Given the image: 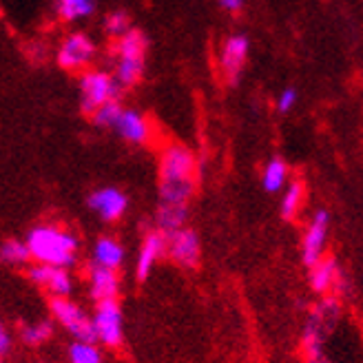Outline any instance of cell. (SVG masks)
Wrapping results in <instances>:
<instances>
[{
    "mask_svg": "<svg viewBox=\"0 0 363 363\" xmlns=\"http://www.w3.org/2000/svg\"><path fill=\"white\" fill-rule=\"evenodd\" d=\"M27 246L31 250V259L38 264H51L71 268L78 259L80 242L71 230L56 224H40L27 233Z\"/></svg>",
    "mask_w": 363,
    "mask_h": 363,
    "instance_id": "7a4b0ae2",
    "label": "cell"
},
{
    "mask_svg": "<svg viewBox=\"0 0 363 363\" xmlns=\"http://www.w3.org/2000/svg\"><path fill=\"white\" fill-rule=\"evenodd\" d=\"M27 279L38 286L51 297H69L74 293V279L69 275V268L62 266H51V264H31L27 268Z\"/></svg>",
    "mask_w": 363,
    "mask_h": 363,
    "instance_id": "52a82bcc",
    "label": "cell"
},
{
    "mask_svg": "<svg viewBox=\"0 0 363 363\" xmlns=\"http://www.w3.org/2000/svg\"><path fill=\"white\" fill-rule=\"evenodd\" d=\"M49 311L53 315V321L60 323L69 335H74V339L98 341L96 328H94V317H89L82 308L71 301L69 297H51Z\"/></svg>",
    "mask_w": 363,
    "mask_h": 363,
    "instance_id": "277c9868",
    "label": "cell"
},
{
    "mask_svg": "<svg viewBox=\"0 0 363 363\" xmlns=\"http://www.w3.org/2000/svg\"><path fill=\"white\" fill-rule=\"evenodd\" d=\"M86 279H89V295H91V299H94V301L118 299V293H120L118 270L91 264Z\"/></svg>",
    "mask_w": 363,
    "mask_h": 363,
    "instance_id": "5bb4252c",
    "label": "cell"
},
{
    "mask_svg": "<svg viewBox=\"0 0 363 363\" xmlns=\"http://www.w3.org/2000/svg\"><path fill=\"white\" fill-rule=\"evenodd\" d=\"M328 226H330V215L325 211H317L306 226L301 240V259L308 268H313L319 259H323L325 242H328Z\"/></svg>",
    "mask_w": 363,
    "mask_h": 363,
    "instance_id": "ba28073f",
    "label": "cell"
},
{
    "mask_svg": "<svg viewBox=\"0 0 363 363\" xmlns=\"http://www.w3.org/2000/svg\"><path fill=\"white\" fill-rule=\"evenodd\" d=\"M306 363H328L323 357H319V359H306Z\"/></svg>",
    "mask_w": 363,
    "mask_h": 363,
    "instance_id": "d6a6232c",
    "label": "cell"
},
{
    "mask_svg": "<svg viewBox=\"0 0 363 363\" xmlns=\"http://www.w3.org/2000/svg\"><path fill=\"white\" fill-rule=\"evenodd\" d=\"M295 104H297V91L293 86L284 89L281 94H279V98H277V111L279 113H288Z\"/></svg>",
    "mask_w": 363,
    "mask_h": 363,
    "instance_id": "f546056e",
    "label": "cell"
},
{
    "mask_svg": "<svg viewBox=\"0 0 363 363\" xmlns=\"http://www.w3.org/2000/svg\"><path fill=\"white\" fill-rule=\"evenodd\" d=\"M311 288L313 293L317 295H330V293H341V281H343V275L337 266V262L333 257H323L319 259L313 268H311Z\"/></svg>",
    "mask_w": 363,
    "mask_h": 363,
    "instance_id": "9a60e30c",
    "label": "cell"
},
{
    "mask_svg": "<svg viewBox=\"0 0 363 363\" xmlns=\"http://www.w3.org/2000/svg\"><path fill=\"white\" fill-rule=\"evenodd\" d=\"M246 58H248V38L246 35H242V33L228 35L222 45V51H220V69L230 84H235L240 80V74L246 65Z\"/></svg>",
    "mask_w": 363,
    "mask_h": 363,
    "instance_id": "30bf717a",
    "label": "cell"
},
{
    "mask_svg": "<svg viewBox=\"0 0 363 363\" xmlns=\"http://www.w3.org/2000/svg\"><path fill=\"white\" fill-rule=\"evenodd\" d=\"M9 352H11V335L3 325V328H0V359H7Z\"/></svg>",
    "mask_w": 363,
    "mask_h": 363,
    "instance_id": "4dcf8cb0",
    "label": "cell"
},
{
    "mask_svg": "<svg viewBox=\"0 0 363 363\" xmlns=\"http://www.w3.org/2000/svg\"><path fill=\"white\" fill-rule=\"evenodd\" d=\"M197 186V162L184 144H169L160 155V202L189 204Z\"/></svg>",
    "mask_w": 363,
    "mask_h": 363,
    "instance_id": "6da1fadb",
    "label": "cell"
},
{
    "mask_svg": "<svg viewBox=\"0 0 363 363\" xmlns=\"http://www.w3.org/2000/svg\"><path fill=\"white\" fill-rule=\"evenodd\" d=\"M91 262L96 266L118 270L124 264V246L113 238H100L91 252Z\"/></svg>",
    "mask_w": 363,
    "mask_h": 363,
    "instance_id": "e0dca14e",
    "label": "cell"
},
{
    "mask_svg": "<svg viewBox=\"0 0 363 363\" xmlns=\"http://www.w3.org/2000/svg\"><path fill=\"white\" fill-rule=\"evenodd\" d=\"M69 363H102L100 348H96V341L74 339L69 346Z\"/></svg>",
    "mask_w": 363,
    "mask_h": 363,
    "instance_id": "484cf974",
    "label": "cell"
},
{
    "mask_svg": "<svg viewBox=\"0 0 363 363\" xmlns=\"http://www.w3.org/2000/svg\"><path fill=\"white\" fill-rule=\"evenodd\" d=\"M288 182V164L281 157H272L262 175V184L266 193H277L286 186Z\"/></svg>",
    "mask_w": 363,
    "mask_h": 363,
    "instance_id": "7402d4cb",
    "label": "cell"
},
{
    "mask_svg": "<svg viewBox=\"0 0 363 363\" xmlns=\"http://www.w3.org/2000/svg\"><path fill=\"white\" fill-rule=\"evenodd\" d=\"M89 208L104 222H118L129 208V199L120 189L104 186L89 195Z\"/></svg>",
    "mask_w": 363,
    "mask_h": 363,
    "instance_id": "8fae6325",
    "label": "cell"
},
{
    "mask_svg": "<svg viewBox=\"0 0 363 363\" xmlns=\"http://www.w3.org/2000/svg\"><path fill=\"white\" fill-rule=\"evenodd\" d=\"M167 248H169V235L162 233V230H151L147 238H144L140 252H138V259H135V277L138 281H144L149 275L153 266L167 255Z\"/></svg>",
    "mask_w": 363,
    "mask_h": 363,
    "instance_id": "7c38bea8",
    "label": "cell"
},
{
    "mask_svg": "<svg viewBox=\"0 0 363 363\" xmlns=\"http://www.w3.org/2000/svg\"><path fill=\"white\" fill-rule=\"evenodd\" d=\"M242 3H244V0H220V5L230 13H238L242 9Z\"/></svg>",
    "mask_w": 363,
    "mask_h": 363,
    "instance_id": "1f68e13d",
    "label": "cell"
},
{
    "mask_svg": "<svg viewBox=\"0 0 363 363\" xmlns=\"http://www.w3.org/2000/svg\"><path fill=\"white\" fill-rule=\"evenodd\" d=\"M94 58H96V45L82 31L69 33L62 40L58 56H56L58 67L65 71H71V74H74V71H84Z\"/></svg>",
    "mask_w": 363,
    "mask_h": 363,
    "instance_id": "8992f818",
    "label": "cell"
},
{
    "mask_svg": "<svg viewBox=\"0 0 363 363\" xmlns=\"http://www.w3.org/2000/svg\"><path fill=\"white\" fill-rule=\"evenodd\" d=\"M325 325L315 317L308 315V321L301 333V352L306 359H319L323 357V337H325Z\"/></svg>",
    "mask_w": 363,
    "mask_h": 363,
    "instance_id": "2e32d148",
    "label": "cell"
},
{
    "mask_svg": "<svg viewBox=\"0 0 363 363\" xmlns=\"http://www.w3.org/2000/svg\"><path fill=\"white\" fill-rule=\"evenodd\" d=\"M133 27H131V18L126 11H111L106 18H104V31L108 38H122L124 33H129Z\"/></svg>",
    "mask_w": 363,
    "mask_h": 363,
    "instance_id": "f1b7e54d",
    "label": "cell"
},
{
    "mask_svg": "<svg viewBox=\"0 0 363 363\" xmlns=\"http://www.w3.org/2000/svg\"><path fill=\"white\" fill-rule=\"evenodd\" d=\"M96 9V0H56V13L65 23L89 18Z\"/></svg>",
    "mask_w": 363,
    "mask_h": 363,
    "instance_id": "44dd1931",
    "label": "cell"
},
{
    "mask_svg": "<svg viewBox=\"0 0 363 363\" xmlns=\"http://www.w3.org/2000/svg\"><path fill=\"white\" fill-rule=\"evenodd\" d=\"M303 197H306V186L301 179L290 182V186L286 189L281 197V217L284 220H295L297 213L303 206Z\"/></svg>",
    "mask_w": 363,
    "mask_h": 363,
    "instance_id": "603a6c76",
    "label": "cell"
},
{
    "mask_svg": "<svg viewBox=\"0 0 363 363\" xmlns=\"http://www.w3.org/2000/svg\"><path fill=\"white\" fill-rule=\"evenodd\" d=\"M167 255L182 268H195L202 259V244H199L197 233L186 226L171 233Z\"/></svg>",
    "mask_w": 363,
    "mask_h": 363,
    "instance_id": "9c48e42d",
    "label": "cell"
},
{
    "mask_svg": "<svg viewBox=\"0 0 363 363\" xmlns=\"http://www.w3.org/2000/svg\"><path fill=\"white\" fill-rule=\"evenodd\" d=\"M0 259L7 266H25L31 262V250L23 240H5L0 244Z\"/></svg>",
    "mask_w": 363,
    "mask_h": 363,
    "instance_id": "cb8c5ba5",
    "label": "cell"
},
{
    "mask_svg": "<svg viewBox=\"0 0 363 363\" xmlns=\"http://www.w3.org/2000/svg\"><path fill=\"white\" fill-rule=\"evenodd\" d=\"M113 131L129 144H138V147H142V144H149L151 138H153V126L149 122L147 116H142L140 111H135V108H124L122 116L118 118Z\"/></svg>",
    "mask_w": 363,
    "mask_h": 363,
    "instance_id": "4fadbf2b",
    "label": "cell"
},
{
    "mask_svg": "<svg viewBox=\"0 0 363 363\" xmlns=\"http://www.w3.org/2000/svg\"><path fill=\"white\" fill-rule=\"evenodd\" d=\"M78 91H80V106L82 111L94 116L96 108L106 104L108 100H120L122 84L118 82L116 76H111L108 71H82V76L78 80Z\"/></svg>",
    "mask_w": 363,
    "mask_h": 363,
    "instance_id": "3957f363",
    "label": "cell"
},
{
    "mask_svg": "<svg viewBox=\"0 0 363 363\" xmlns=\"http://www.w3.org/2000/svg\"><path fill=\"white\" fill-rule=\"evenodd\" d=\"M94 328H96V339L98 343L106 348H118L122 343V311L118 299H104L96 301L94 311Z\"/></svg>",
    "mask_w": 363,
    "mask_h": 363,
    "instance_id": "5b68a950",
    "label": "cell"
},
{
    "mask_svg": "<svg viewBox=\"0 0 363 363\" xmlns=\"http://www.w3.org/2000/svg\"><path fill=\"white\" fill-rule=\"evenodd\" d=\"M53 335V323L51 321H33L25 323L21 328V341L29 348H38L45 341H49Z\"/></svg>",
    "mask_w": 363,
    "mask_h": 363,
    "instance_id": "d4e9b609",
    "label": "cell"
},
{
    "mask_svg": "<svg viewBox=\"0 0 363 363\" xmlns=\"http://www.w3.org/2000/svg\"><path fill=\"white\" fill-rule=\"evenodd\" d=\"M144 60L147 58H116V71L113 76L122 84V89L135 86L144 74Z\"/></svg>",
    "mask_w": 363,
    "mask_h": 363,
    "instance_id": "ffe728a7",
    "label": "cell"
},
{
    "mask_svg": "<svg viewBox=\"0 0 363 363\" xmlns=\"http://www.w3.org/2000/svg\"><path fill=\"white\" fill-rule=\"evenodd\" d=\"M323 325H325V330H330L333 325L337 323L339 315H341V303H339V297L337 295H325L315 308H313V313Z\"/></svg>",
    "mask_w": 363,
    "mask_h": 363,
    "instance_id": "4316f807",
    "label": "cell"
},
{
    "mask_svg": "<svg viewBox=\"0 0 363 363\" xmlns=\"http://www.w3.org/2000/svg\"><path fill=\"white\" fill-rule=\"evenodd\" d=\"M122 111H124V106L120 104V100H108L106 104L96 108L91 120H94V124L100 126V129H113L118 118L122 116Z\"/></svg>",
    "mask_w": 363,
    "mask_h": 363,
    "instance_id": "83f0119b",
    "label": "cell"
},
{
    "mask_svg": "<svg viewBox=\"0 0 363 363\" xmlns=\"http://www.w3.org/2000/svg\"><path fill=\"white\" fill-rule=\"evenodd\" d=\"M149 49V38L140 29H131L124 33L122 38L116 40L113 45V56L116 58H147Z\"/></svg>",
    "mask_w": 363,
    "mask_h": 363,
    "instance_id": "d6986e66",
    "label": "cell"
},
{
    "mask_svg": "<svg viewBox=\"0 0 363 363\" xmlns=\"http://www.w3.org/2000/svg\"><path fill=\"white\" fill-rule=\"evenodd\" d=\"M186 217H189V204H167V202H160V208H157V215H155L157 230L171 235V233H175L179 228H184Z\"/></svg>",
    "mask_w": 363,
    "mask_h": 363,
    "instance_id": "ac0fdd59",
    "label": "cell"
}]
</instances>
